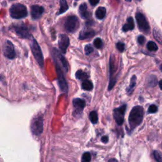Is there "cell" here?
<instances>
[{"label": "cell", "instance_id": "obj_1", "mask_svg": "<svg viewBox=\"0 0 162 162\" xmlns=\"http://www.w3.org/2000/svg\"><path fill=\"white\" fill-rule=\"evenodd\" d=\"M53 58L56 65L57 78L60 91L67 93L68 91V85L64 76V72L68 71V64L65 57L56 49L53 50Z\"/></svg>", "mask_w": 162, "mask_h": 162}, {"label": "cell", "instance_id": "obj_2", "mask_svg": "<svg viewBox=\"0 0 162 162\" xmlns=\"http://www.w3.org/2000/svg\"><path fill=\"white\" fill-rule=\"evenodd\" d=\"M144 109L141 106H136L131 110L129 116V124L131 130L138 127L143 122Z\"/></svg>", "mask_w": 162, "mask_h": 162}, {"label": "cell", "instance_id": "obj_3", "mask_svg": "<svg viewBox=\"0 0 162 162\" xmlns=\"http://www.w3.org/2000/svg\"><path fill=\"white\" fill-rule=\"evenodd\" d=\"M10 13L12 18L15 19H20L26 17L28 12L26 6L20 3H16L11 7L10 9Z\"/></svg>", "mask_w": 162, "mask_h": 162}, {"label": "cell", "instance_id": "obj_4", "mask_svg": "<svg viewBox=\"0 0 162 162\" xmlns=\"http://www.w3.org/2000/svg\"><path fill=\"white\" fill-rule=\"evenodd\" d=\"M31 48L32 52V54L34 55V56L36 61L37 62L38 64L40 67H43L44 66V57L43 53L40 50V48L37 43V40L34 38H32L31 42Z\"/></svg>", "mask_w": 162, "mask_h": 162}, {"label": "cell", "instance_id": "obj_5", "mask_svg": "<svg viewBox=\"0 0 162 162\" xmlns=\"http://www.w3.org/2000/svg\"><path fill=\"white\" fill-rule=\"evenodd\" d=\"M31 129L32 132L36 136H40L43 131V117L38 115L34 117L31 122Z\"/></svg>", "mask_w": 162, "mask_h": 162}, {"label": "cell", "instance_id": "obj_6", "mask_svg": "<svg viewBox=\"0 0 162 162\" xmlns=\"http://www.w3.org/2000/svg\"><path fill=\"white\" fill-rule=\"evenodd\" d=\"M136 18L139 31L145 34H149L150 27L146 17L142 13L137 12L136 14Z\"/></svg>", "mask_w": 162, "mask_h": 162}, {"label": "cell", "instance_id": "obj_7", "mask_svg": "<svg viewBox=\"0 0 162 162\" xmlns=\"http://www.w3.org/2000/svg\"><path fill=\"white\" fill-rule=\"evenodd\" d=\"M65 30L70 33L75 32L79 27V21L78 18L75 15L67 17L64 24Z\"/></svg>", "mask_w": 162, "mask_h": 162}, {"label": "cell", "instance_id": "obj_8", "mask_svg": "<svg viewBox=\"0 0 162 162\" xmlns=\"http://www.w3.org/2000/svg\"><path fill=\"white\" fill-rule=\"evenodd\" d=\"M115 58L113 55H111L110 60V83L108 86V90H111L117 83V78L115 75L117 73V67L115 64Z\"/></svg>", "mask_w": 162, "mask_h": 162}, {"label": "cell", "instance_id": "obj_9", "mask_svg": "<svg viewBox=\"0 0 162 162\" xmlns=\"http://www.w3.org/2000/svg\"><path fill=\"white\" fill-rule=\"evenodd\" d=\"M126 109L127 105H123L113 110V118L118 126H122L124 123Z\"/></svg>", "mask_w": 162, "mask_h": 162}, {"label": "cell", "instance_id": "obj_10", "mask_svg": "<svg viewBox=\"0 0 162 162\" xmlns=\"http://www.w3.org/2000/svg\"><path fill=\"white\" fill-rule=\"evenodd\" d=\"M70 44L69 37L66 34H60L58 39V46L63 53L67 52V50Z\"/></svg>", "mask_w": 162, "mask_h": 162}, {"label": "cell", "instance_id": "obj_11", "mask_svg": "<svg viewBox=\"0 0 162 162\" xmlns=\"http://www.w3.org/2000/svg\"><path fill=\"white\" fill-rule=\"evenodd\" d=\"M14 29L16 33L22 38L27 39L31 36L29 29L25 24H21L16 25L14 27Z\"/></svg>", "mask_w": 162, "mask_h": 162}, {"label": "cell", "instance_id": "obj_12", "mask_svg": "<svg viewBox=\"0 0 162 162\" xmlns=\"http://www.w3.org/2000/svg\"><path fill=\"white\" fill-rule=\"evenodd\" d=\"M31 13L32 18L34 20H37L40 18L45 12V9L43 7L38 5H34L31 7Z\"/></svg>", "mask_w": 162, "mask_h": 162}, {"label": "cell", "instance_id": "obj_13", "mask_svg": "<svg viewBox=\"0 0 162 162\" xmlns=\"http://www.w3.org/2000/svg\"><path fill=\"white\" fill-rule=\"evenodd\" d=\"M4 55L10 59H13L15 56V51L13 44L7 40L4 47Z\"/></svg>", "mask_w": 162, "mask_h": 162}, {"label": "cell", "instance_id": "obj_14", "mask_svg": "<svg viewBox=\"0 0 162 162\" xmlns=\"http://www.w3.org/2000/svg\"><path fill=\"white\" fill-rule=\"evenodd\" d=\"M73 106L76 113H81L86 107V102L80 98H75L73 100Z\"/></svg>", "mask_w": 162, "mask_h": 162}, {"label": "cell", "instance_id": "obj_15", "mask_svg": "<svg viewBox=\"0 0 162 162\" xmlns=\"http://www.w3.org/2000/svg\"><path fill=\"white\" fill-rule=\"evenodd\" d=\"M94 35H95V32L94 30H93L91 28L86 27L80 31L79 38V39L84 40V39L91 38L93 37Z\"/></svg>", "mask_w": 162, "mask_h": 162}, {"label": "cell", "instance_id": "obj_16", "mask_svg": "<svg viewBox=\"0 0 162 162\" xmlns=\"http://www.w3.org/2000/svg\"><path fill=\"white\" fill-rule=\"evenodd\" d=\"M79 12L80 17L84 19H88L90 17V13L88 10V6L86 3H83L80 5Z\"/></svg>", "mask_w": 162, "mask_h": 162}, {"label": "cell", "instance_id": "obj_17", "mask_svg": "<svg viewBox=\"0 0 162 162\" xmlns=\"http://www.w3.org/2000/svg\"><path fill=\"white\" fill-rule=\"evenodd\" d=\"M134 29V22L132 17H130L127 20V23L122 27V31L124 32H128L129 31H132Z\"/></svg>", "mask_w": 162, "mask_h": 162}, {"label": "cell", "instance_id": "obj_18", "mask_svg": "<svg viewBox=\"0 0 162 162\" xmlns=\"http://www.w3.org/2000/svg\"><path fill=\"white\" fill-rule=\"evenodd\" d=\"M106 13H107V10L105 7H99L96 12H95V15L96 17V18L99 20H103L105 16H106Z\"/></svg>", "mask_w": 162, "mask_h": 162}, {"label": "cell", "instance_id": "obj_19", "mask_svg": "<svg viewBox=\"0 0 162 162\" xmlns=\"http://www.w3.org/2000/svg\"><path fill=\"white\" fill-rule=\"evenodd\" d=\"M136 85V75H133L131 79V83L129 86L126 89V92L128 94V95H131Z\"/></svg>", "mask_w": 162, "mask_h": 162}, {"label": "cell", "instance_id": "obj_20", "mask_svg": "<svg viewBox=\"0 0 162 162\" xmlns=\"http://www.w3.org/2000/svg\"><path fill=\"white\" fill-rule=\"evenodd\" d=\"M82 88L86 91H91L93 89V84L91 81L85 80L82 83Z\"/></svg>", "mask_w": 162, "mask_h": 162}, {"label": "cell", "instance_id": "obj_21", "mask_svg": "<svg viewBox=\"0 0 162 162\" xmlns=\"http://www.w3.org/2000/svg\"><path fill=\"white\" fill-rule=\"evenodd\" d=\"M75 77L79 80H82L84 81L85 80H88V79L89 78V76L87 73L83 72V70H79L76 72Z\"/></svg>", "mask_w": 162, "mask_h": 162}, {"label": "cell", "instance_id": "obj_22", "mask_svg": "<svg viewBox=\"0 0 162 162\" xmlns=\"http://www.w3.org/2000/svg\"><path fill=\"white\" fill-rule=\"evenodd\" d=\"M60 8L59 10L58 14H62L68 10L69 6L67 2L65 1V0H62V1H60Z\"/></svg>", "mask_w": 162, "mask_h": 162}, {"label": "cell", "instance_id": "obj_23", "mask_svg": "<svg viewBox=\"0 0 162 162\" xmlns=\"http://www.w3.org/2000/svg\"><path fill=\"white\" fill-rule=\"evenodd\" d=\"M89 120L91 121V122L93 124H96L98 123V113L96 111H92L89 113Z\"/></svg>", "mask_w": 162, "mask_h": 162}, {"label": "cell", "instance_id": "obj_24", "mask_svg": "<svg viewBox=\"0 0 162 162\" xmlns=\"http://www.w3.org/2000/svg\"><path fill=\"white\" fill-rule=\"evenodd\" d=\"M153 36L155 39L160 43L161 44V33L160 29L155 28L153 30Z\"/></svg>", "mask_w": 162, "mask_h": 162}, {"label": "cell", "instance_id": "obj_25", "mask_svg": "<svg viewBox=\"0 0 162 162\" xmlns=\"http://www.w3.org/2000/svg\"><path fill=\"white\" fill-rule=\"evenodd\" d=\"M148 86L150 87H155L158 84L157 78L155 75H151L148 80Z\"/></svg>", "mask_w": 162, "mask_h": 162}, {"label": "cell", "instance_id": "obj_26", "mask_svg": "<svg viewBox=\"0 0 162 162\" xmlns=\"http://www.w3.org/2000/svg\"><path fill=\"white\" fill-rule=\"evenodd\" d=\"M147 48L149 51H156L158 50V48L156 44L153 41H149L147 43Z\"/></svg>", "mask_w": 162, "mask_h": 162}, {"label": "cell", "instance_id": "obj_27", "mask_svg": "<svg viewBox=\"0 0 162 162\" xmlns=\"http://www.w3.org/2000/svg\"><path fill=\"white\" fill-rule=\"evenodd\" d=\"M91 155L89 152H85L81 158V162H91Z\"/></svg>", "mask_w": 162, "mask_h": 162}, {"label": "cell", "instance_id": "obj_28", "mask_svg": "<svg viewBox=\"0 0 162 162\" xmlns=\"http://www.w3.org/2000/svg\"><path fill=\"white\" fill-rule=\"evenodd\" d=\"M93 44H94V46H95V48H96L98 49L102 48L103 45L102 40H101L99 37H97L94 40Z\"/></svg>", "mask_w": 162, "mask_h": 162}, {"label": "cell", "instance_id": "obj_29", "mask_svg": "<svg viewBox=\"0 0 162 162\" xmlns=\"http://www.w3.org/2000/svg\"><path fill=\"white\" fill-rule=\"evenodd\" d=\"M153 156L157 162H161V160H162L161 155V153L158 151H154Z\"/></svg>", "mask_w": 162, "mask_h": 162}, {"label": "cell", "instance_id": "obj_30", "mask_svg": "<svg viewBox=\"0 0 162 162\" xmlns=\"http://www.w3.org/2000/svg\"><path fill=\"white\" fill-rule=\"evenodd\" d=\"M158 111V107L155 105H151L149 107L148 110V113H155Z\"/></svg>", "mask_w": 162, "mask_h": 162}, {"label": "cell", "instance_id": "obj_31", "mask_svg": "<svg viewBox=\"0 0 162 162\" xmlns=\"http://www.w3.org/2000/svg\"><path fill=\"white\" fill-rule=\"evenodd\" d=\"M116 46H117V48L118 49V50L120 52H123L125 50V45L122 42L117 43V45H116Z\"/></svg>", "mask_w": 162, "mask_h": 162}, {"label": "cell", "instance_id": "obj_32", "mask_svg": "<svg viewBox=\"0 0 162 162\" xmlns=\"http://www.w3.org/2000/svg\"><path fill=\"white\" fill-rule=\"evenodd\" d=\"M93 51V48L91 45H87L85 46V53L86 55H90Z\"/></svg>", "mask_w": 162, "mask_h": 162}, {"label": "cell", "instance_id": "obj_33", "mask_svg": "<svg viewBox=\"0 0 162 162\" xmlns=\"http://www.w3.org/2000/svg\"><path fill=\"white\" fill-rule=\"evenodd\" d=\"M145 40H146V38H145V36H142V35L138 36V37H137V42H138V43L139 45H143L145 43Z\"/></svg>", "mask_w": 162, "mask_h": 162}, {"label": "cell", "instance_id": "obj_34", "mask_svg": "<svg viewBox=\"0 0 162 162\" xmlns=\"http://www.w3.org/2000/svg\"><path fill=\"white\" fill-rule=\"evenodd\" d=\"M101 141H102L103 143H108V137L107 136H105L102 137H101Z\"/></svg>", "mask_w": 162, "mask_h": 162}, {"label": "cell", "instance_id": "obj_35", "mask_svg": "<svg viewBox=\"0 0 162 162\" xmlns=\"http://www.w3.org/2000/svg\"><path fill=\"white\" fill-rule=\"evenodd\" d=\"M99 1H95V0H90L89 3L92 6H95L98 3H99Z\"/></svg>", "mask_w": 162, "mask_h": 162}, {"label": "cell", "instance_id": "obj_36", "mask_svg": "<svg viewBox=\"0 0 162 162\" xmlns=\"http://www.w3.org/2000/svg\"><path fill=\"white\" fill-rule=\"evenodd\" d=\"M108 162H118L117 160L115 159V158H112V159H110Z\"/></svg>", "mask_w": 162, "mask_h": 162}, {"label": "cell", "instance_id": "obj_37", "mask_svg": "<svg viewBox=\"0 0 162 162\" xmlns=\"http://www.w3.org/2000/svg\"><path fill=\"white\" fill-rule=\"evenodd\" d=\"M161 82H162V80H160V82H159V87H160V89H161Z\"/></svg>", "mask_w": 162, "mask_h": 162}]
</instances>
